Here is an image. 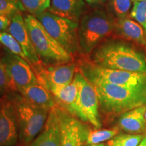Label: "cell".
<instances>
[{"label":"cell","mask_w":146,"mask_h":146,"mask_svg":"<svg viewBox=\"0 0 146 146\" xmlns=\"http://www.w3.org/2000/svg\"><path fill=\"white\" fill-rule=\"evenodd\" d=\"M91 61L104 68L146 74L144 50L124 40H106L93 51Z\"/></svg>","instance_id":"cell-1"},{"label":"cell","mask_w":146,"mask_h":146,"mask_svg":"<svg viewBox=\"0 0 146 146\" xmlns=\"http://www.w3.org/2000/svg\"><path fill=\"white\" fill-rule=\"evenodd\" d=\"M92 84L98 95L100 112L106 116H120L146 105V90L127 88L105 82Z\"/></svg>","instance_id":"cell-2"},{"label":"cell","mask_w":146,"mask_h":146,"mask_svg":"<svg viewBox=\"0 0 146 146\" xmlns=\"http://www.w3.org/2000/svg\"><path fill=\"white\" fill-rule=\"evenodd\" d=\"M114 20L103 9H96L83 16L78 28V41L84 54H90L108 37L113 36Z\"/></svg>","instance_id":"cell-3"},{"label":"cell","mask_w":146,"mask_h":146,"mask_svg":"<svg viewBox=\"0 0 146 146\" xmlns=\"http://www.w3.org/2000/svg\"><path fill=\"white\" fill-rule=\"evenodd\" d=\"M31 40L42 62L58 65L72 62V56L47 31L35 16L27 14L24 17Z\"/></svg>","instance_id":"cell-4"},{"label":"cell","mask_w":146,"mask_h":146,"mask_svg":"<svg viewBox=\"0 0 146 146\" xmlns=\"http://www.w3.org/2000/svg\"><path fill=\"white\" fill-rule=\"evenodd\" d=\"M17 118L18 141L29 145L41 132L50 110L29 102L21 94L14 97Z\"/></svg>","instance_id":"cell-5"},{"label":"cell","mask_w":146,"mask_h":146,"mask_svg":"<svg viewBox=\"0 0 146 146\" xmlns=\"http://www.w3.org/2000/svg\"><path fill=\"white\" fill-rule=\"evenodd\" d=\"M78 70L91 83L96 82L120 85L127 88L146 90V74L104 68L91 61L83 60Z\"/></svg>","instance_id":"cell-6"},{"label":"cell","mask_w":146,"mask_h":146,"mask_svg":"<svg viewBox=\"0 0 146 146\" xmlns=\"http://www.w3.org/2000/svg\"><path fill=\"white\" fill-rule=\"evenodd\" d=\"M36 18L50 35L71 55L79 48L78 23L54 15L48 11L39 14Z\"/></svg>","instance_id":"cell-7"},{"label":"cell","mask_w":146,"mask_h":146,"mask_svg":"<svg viewBox=\"0 0 146 146\" xmlns=\"http://www.w3.org/2000/svg\"><path fill=\"white\" fill-rule=\"evenodd\" d=\"M74 79L78 87V119L83 123H89L96 129H100L102 123L99 101L94 85L78 70H76Z\"/></svg>","instance_id":"cell-8"},{"label":"cell","mask_w":146,"mask_h":146,"mask_svg":"<svg viewBox=\"0 0 146 146\" xmlns=\"http://www.w3.org/2000/svg\"><path fill=\"white\" fill-rule=\"evenodd\" d=\"M2 60L10 81V91L20 93L25 88L38 83L33 67L16 55L8 53Z\"/></svg>","instance_id":"cell-9"},{"label":"cell","mask_w":146,"mask_h":146,"mask_svg":"<svg viewBox=\"0 0 146 146\" xmlns=\"http://www.w3.org/2000/svg\"><path fill=\"white\" fill-rule=\"evenodd\" d=\"M38 81L49 91L72 83L77 66L73 62L58 65L40 64L33 68Z\"/></svg>","instance_id":"cell-10"},{"label":"cell","mask_w":146,"mask_h":146,"mask_svg":"<svg viewBox=\"0 0 146 146\" xmlns=\"http://www.w3.org/2000/svg\"><path fill=\"white\" fill-rule=\"evenodd\" d=\"M59 118L61 146H84L86 145L90 129L76 117L68 114L57 105Z\"/></svg>","instance_id":"cell-11"},{"label":"cell","mask_w":146,"mask_h":146,"mask_svg":"<svg viewBox=\"0 0 146 146\" xmlns=\"http://www.w3.org/2000/svg\"><path fill=\"white\" fill-rule=\"evenodd\" d=\"M18 141V130L14 98H0V146H14Z\"/></svg>","instance_id":"cell-12"},{"label":"cell","mask_w":146,"mask_h":146,"mask_svg":"<svg viewBox=\"0 0 146 146\" xmlns=\"http://www.w3.org/2000/svg\"><path fill=\"white\" fill-rule=\"evenodd\" d=\"M10 18V24L8 27V33L21 45L29 63L33 69L35 67L41 64L42 61L33 45L24 17L21 12H18L11 15Z\"/></svg>","instance_id":"cell-13"},{"label":"cell","mask_w":146,"mask_h":146,"mask_svg":"<svg viewBox=\"0 0 146 146\" xmlns=\"http://www.w3.org/2000/svg\"><path fill=\"white\" fill-rule=\"evenodd\" d=\"M113 36L133 43L146 52V33L141 25L130 16L115 18Z\"/></svg>","instance_id":"cell-14"},{"label":"cell","mask_w":146,"mask_h":146,"mask_svg":"<svg viewBox=\"0 0 146 146\" xmlns=\"http://www.w3.org/2000/svg\"><path fill=\"white\" fill-rule=\"evenodd\" d=\"M29 146H61V133L57 106L50 110L41 131Z\"/></svg>","instance_id":"cell-15"},{"label":"cell","mask_w":146,"mask_h":146,"mask_svg":"<svg viewBox=\"0 0 146 146\" xmlns=\"http://www.w3.org/2000/svg\"><path fill=\"white\" fill-rule=\"evenodd\" d=\"M50 91L54 97L58 106L74 117L78 118V87L75 80H73L72 83L68 85L54 88Z\"/></svg>","instance_id":"cell-16"},{"label":"cell","mask_w":146,"mask_h":146,"mask_svg":"<svg viewBox=\"0 0 146 146\" xmlns=\"http://www.w3.org/2000/svg\"><path fill=\"white\" fill-rule=\"evenodd\" d=\"M145 112L146 105H143L123 113L118 118V127L127 133L143 134L146 129Z\"/></svg>","instance_id":"cell-17"},{"label":"cell","mask_w":146,"mask_h":146,"mask_svg":"<svg viewBox=\"0 0 146 146\" xmlns=\"http://www.w3.org/2000/svg\"><path fill=\"white\" fill-rule=\"evenodd\" d=\"M85 8L83 0H51L47 11L54 15L78 23Z\"/></svg>","instance_id":"cell-18"},{"label":"cell","mask_w":146,"mask_h":146,"mask_svg":"<svg viewBox=\"0 0 146 146\" xmlns=\"http://www.w3.org/2000/svg\"><path fill=\"white\" fill-rule=\"evenodd\" d=\"M20 94L31 103L49 110L57 106L52 93L39 82L23 89Z\"/></svg>","instance_id":"cell-19"},{"label":"cell","mask_w":146,"mask_h":146,"mask_svg":"<svg viewBox=\"0 0 146 146\" xmlns=\"http://www.w3.org/2000/svg\"><path fill=\"white\" fill-rule=\"evenodd\" d=\"M143 137V134L118 133L108 141L104 146H138Z\"/></svg>","instance_id":"cell-20"},{"label":"cell","mask_w":146,"mask_h":146,"mask_svg":"<svg viewBox=\"0 0 146 146\" xmlns=\"http://www.w3.org/2000/svg\"><path fill=\"white\" fill-rule=\"evenodd\" d=\"M119 133V128L115 127L111 129H95L89 131L86 144H99L109 141Z\"/></svg>","instance_id":"cell-21"},{"label":"cell","mask_w":146,"mask_h":146,"mask_svg":"<svg viewBox=\"0 0 146 146\" xmlns=\"http://www.w3.org/2000/svg\"><path fill=\"white\" fill-rule=\"evenodd\" d=\"M131 0H110V13L116 18L129 17L131 10Z\"/></svg>","instance_id":"cell-22"},{"label":"cell","mask_w":146,"mask_h":146,"mask_svg":"<svg viewBox=\"0 0 146 146\" xmlns=\"http://www.w3.org/2000/svg\"><path fill=\"white\" fill-rule=\"evenodd\" d=\"M0 44L6 47L10 53L20 56L28 62L21 45L10 33L5 31H0Z\"/></svg>","instance_id":"cell-23"},{"label":"cell","mask_w":146,"mask_h":146,"mask_svg":"<svg viewBox=\"0 0 146 146\" xmlns=\"http://www.w3.org/2000/svg\"><path fill=\"white\" fill-rule=\"evenodd\" d=\"M23 6L30 14L36 16L48 10L51 0H20Z\"/></svg>","instance_id":"cell-24"},{"label":"cell","mask_w":146,"mask_h":146,"mask_svg":"<svg viewBox=\"0 0 146 146\" xmlns=\"http://www.w3.org/2000/svg\"><path fill=\"white\" fill-rule=\"evenodd\" d=\"M130 12V18L141 25L146 33V0L134 1Z\"/></svg>","instance_id":"cell-25"},{"label":"cell","mask_w":146,"mask_h":146,"mask_svg":"<svg viewBox=\"0 0 146 146\" xmlns=\"http://www.w3.org/2000/svg\"><path fill=\"white\" fill-rule=\"evenodd\" d=\"M25 10L20 0H0V16H10Z\"/></svg>","instance_id":"cell-26"},{"label":"cell","mask_w":146,"mask_h":146,"mask_svg":"<svg viewBox=\"0 0 146 146\" xmlns=\"http://www.w3.org/2000/svg\"><path fill=\"white\" fill-rule=\"evenodd\" d=\"M7 91H10V78L5 65L0 60V98L3 97Z\"/></svg>","instance_id":"cell-27"},{"label":"cell","mask_w":146,"mask_h":146,"mask_svg":"<svg viewBox=\"0 0 146 146\" xmlns=\"http://www.w3.org/2000/svg\"><path fill=\"white\" fill-rule=\"evenodd\" d=\"M10 24V18L7 16H0V31L8 29Z\"/></svg>","instance_id":"cell-28"},{"label":"cell","mask_w":146,"mask_h":146,"mask_svg":"<svg viewBox=\"0 0 146 146\" xmlns=\"http://www.w3.org/2000/svg\"><path fill=\"white\" fill-rule=\"evenodd\" d=\"M85 1L89 4H100L106 2L107 0H85Z\"/></svg>","instance_id":"cell-29"},{"label":"cell","mask_w":146,"mask_h":146,"mask_svg":"<svg viewBox=\"0 0 146 146\" xmlns=\"http://www.w3.org/2000/svg\"><path fill=\"white\" fill-rule=\"evenodd\" d=\"M138 146H146V134L144 135V137L140 143L139 144Z\"/></svg>","instance_id":"cell-30"},{"label":"cell","mask_w":146,"mask_h":146,"mask_svg":"<svg viewBox=\"0 0 146 146\" xmlns=\"http://www.w3.org/2000/svg\"><path fill=\"white\" fill-rule=\"evenodd\" d=\"M105 143H99V144H86L84 146H104Z\"/></svg>","instance_id":"cell-31"},{"label":"cell","mask_w":146,"mask_h":146,"mask_svg":"<svg viewBox=\"0 0 146 146\" xmlns=\"http://www.w3.org/2000/svg\"><path fill=\"white\" fill-rule=\"evenodd\" d=\"M132 2H134V1H142V0H131Z\"/></svg>","instance_id":"cell-32"},{"label":"cell","mask_w":146,"mask_h":146,"mask_svg":"<svg viewBox=\"0 0 146 146\" xmlns=\"http://www.w3.org/2000/svg\"><path fill=\"white\" fill-rule=\"evenodd\" d=\"M145 120H146V112L145 113Z\"/></svg>","instance_id":"cell-33"}]
</instances>
